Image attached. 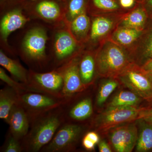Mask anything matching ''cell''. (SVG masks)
I'll return each instance as SVG.
<instances>
[{"instance_id": "6da1fadb", "label": "cell", "mask_w": 152, "mask_h": 152, "mask_svg": "<svg viewBox=\"0 0 152 152\" xmlns=\"http://www.w3.org/2000/svg\"><path fill=\"white\" fill-rule=\"evenodd\" d=\"M29 22L18 39L17 52L26 61L42 64L48 58L50 28L40 22Z\"/></svg>"}, {"instance_id": "7a4b0ae2", "label": "cell", "mask_w": 152, "mask_h": 152, "mask_svg": "<svg viewBox=\"0 0 152 152\" xmlns=\"http://www.w3.org/2000/svg\"><path fill=\"white\" fill-rule=\"evenodd\" d=\"M1 9L0 44L1 49L13 54V49L8 43L12 33L23 29L32 20L25 12L23 0H8Z\"/></svg>"}, {"instance_id": "3957f363", "label": "cell", "mask_w": 152, "mask_h": 152, "mask_svg": "<svg viewBox=\"0 0 152 152\" xmlns=\"http://www.w3.org/2000/svg\"><path fill=\"white\" fill-rule=\"evenodd\" d=\"M23 5L32 20L42 22L50 28L68 24L63 0H23Z\"/></svg>"}, {"instance_id": "277c9868", "label": "cell", "mask_w": 152, "mask_h": 152, "mask_svg": "<svg viewBox=\"0 0 152 152\" xmlns=\"http://www.w3.org/2000/svg\"><path fill=\"white\" fill-rule=\"evenodd\" d=\"M80 49L79 42L64 24L50 29L49 52L57 64H65L75 58Z\"/></svg>"}, {"instance_id": "5b68a950", "label": "cell", "mask_w": 152, "mask_h": 152, "mask_svg": "<svg viewBox=\"0 0 152 152\" xmlns=\"http://www.w3.org/2000/svg\"><path fill=\"white\" fill-rule=\"evenodd\" d=\"M143 107H107L98 116L96 125L102 132H108L113 128L137 121Z\"/></svg>"}, {"instance_id": "8992f818", "label": "cell", "mask_w": 152, "mask_h": 152, "mask_svg": "<svg viewBox=\"0 0 152 152\" xmlns=\"http://www.w3.org/2000/svg\"><path fill=\"white\" fill-rule=\"evenodd\" d=\"M96 62L99 73L107 77H118L129 66L124 53L113 45H109L98 54Z\"/></svg>"}, {"instance_id": "52a82bcc", "label": "cell", "mask_w": 152, "mask_h": 152, "mask_svg": "<svg viewBox=\"0 0 152 152\" xmlns=\"http://www.w3.org/2000/svg\"><path fill=\"white\" fill-rule=\"evenodd\" d=\"M125 87L142 99L152 102V86L147 73L142 69L128 66L118 76Z\"/></svg>"}, {"instance_id": "ba28073f", "label": "cell", "mask_w": 152, "mask_h": 152, "mask_svg": "<svg viewBox=\"0 0 152 152\" xmlns=\"http://www.w3.org/2000/svg\"><path fill=\"white\" fill-rule=\"evenodd\" d=\"M122 125L110 130L109 140L115 151L131 152L136 147L137 140V128L135 123Z\"/></svg>"}, {"instance_id": "9c48e42d", "label": "cell", "mask_w": 152, "mask_h": 152, "mask_svg": "<svg viewBox=\"0 0 152 152\" xmlns=\"http://www.w3.org/2000/svg\"><path fill=\"white\" fill-rule=\"evenodd\" d=\"M60 124L59 119L53 116L38 125L31 137L30 144L32 151H37L50 141Z\"/></svg>"}, {"instance_id": "30bf717a", "label": "cell", "mask_w": 152, "mask_h": 152, "mask_svg": "<svg viewBox=\"0 0 152 152\" xmlns=\"http://www.w3.org/2000/svg\"><path fill=\"white\" fill-rule=\"evenodd\" d=\"M79 63L77 58H74L58 70L63 77V91L65 94L70 95L79 91L84 86L80 75Z\"/></svg>"}, {"instance_id": "8fae6325", "label": "cell", "mask_w": 152, "mask_h": 152, "mask_svg": "<svg viewBox=\"0 0 152 152\" xmlns=\"http://www.w3.org/2000/svg\"><path fill=\"white\" fill-rule=\"evenodd\" d=\"M80 126L76 125H68L58 131L47 148L49 151L56 152L63 150L70 145L78 137L81 132Z\"/></svg>"}, {"instance_id": "7c38bea8", "label": "cell", "mask_w": 152, "mask_h": 152, "mask_svg": "<svg viewBox=\"0 0 152 152\" xmlns=\"http://www.w3.org/2000/svg\"><path fill=\"white\" fill-rule=\"evenodd\" d=\"M29 76L37 84L49 91H58L63 86V77L58 70L44 73L32 71Z\"/></svg>"}, {"instance_id": "4fadbf2b", "label": "cell", "mask_w": 152, "mask_h": 152, "mask_svg": "<svg viewBox=\"0 0 152 152\" xmlns=\"http://www.w3.org/2000/svg\"><path fill=\"white\" fill-rule=\"evenodd\" d=\"M8 124L12 134L16 138H20L27 134L29 127L27 117L23 110L15 105L10 114Z\"/></svg>"}, {"instance_id": "5bb4252c", "label": "cell", "mask_w": 152, "mask_h": 152, "mask_svg": "<svg viewBox=\"0 0 152 152\" xmlns=\"http://www.w3.org/2000/svg\"><path fill=\"white\" fill-rule=\"evenodd\" d=\"M0 65L16 80L23 83L27 82L29 76L27 71L18 61L8 57L1 49L0 50Z\"/></svg>"}, {"instance_id": "9a60e30c", "label": "cell", "mask_w": 152, "mask_h": 152, "mask_svg": "<svg viewBox=\"0 0 152 152\" xmlns=\"http://www.w3.org/2000/svg\"><path fill=\"white\" fill-rule=\"evenodd\" d=\"M91 22L87 12L75 18L69 25L71 34L79 42L84 41L91 29Z\"/></svg>"}, {"instance_id": "2e32d148", "label": "cell", "mask_w": 152, "mask_h": 152, "mask_svg": "<svg viewBox=\"0 0 152 152\" xmlns=\"http://www.w3.org/2000/svg\"><path fill=\"white\" fill-rule=\"evenodd\" d=\"M142 100L140 97L132 91H121L112 99L108 107H137Z\"/></svg>"}, {"instance_id": "e0dca14e", "label": "cell", "mask_w": 152, "mask_h": 152, "mask_svg": "<svg viewBox=\"0 0 152 152\" xmlns=\"http://www.w3.org/2000/svg\"><path fill=\"white\" fill-rule=\"evenodd\" d=\"M79 68L83 84H88L92 80L95 72V61L93 55L85 54L79 61Z\"/></svg>"}, {"instance_id": "ac0fdd59", "label": "cell", "mask_w": 152, "mask_h": 152, "mask_svg": "<svg viewBox=\"0 0 152 152\" xmlns=\"http://www.w3.org/2000/svg\"><path fill=\"white\" fill-rule=\"evenodd\" d=\"M66 20L68 25L81 14L87 12L89 0H64Z\"/></svg>"}, {"instance_id": "d6986e66", "label": "cell", "mask_w": 152, "mask_h": 152, "mask_svg": "<svg viewBox=\"0 0 152 152\" xmlns=\"http://www.w3.org/2000/svg\"><path fill=\"white\" fill-rule=\"evenodd\" d=\"M142 123L136 145V151L144 152L152 149V125L142 120Z\"/></svg>"}, {"instance_id": "ffe728a7", "label": "cell", "mask_w": 152, "mask_h": 152, "mask_svg": "<svg viewBox=\"0 0 152 152\" xmlns=\"http://www.w3.org/2000/svg\"><path fill=\"white\" fill-rule=\"evenodd\" d=\"M113 23L103 17H97L93 20L89 33V39L94 41L105 35L111 28Z\"/></svg>"}, {"instance_id": "44dd1931", "label": "cell", "mask_w": 152, "mask_h": 152, "mask_svg": "<svg viewBox=\"0 0 152 152\" xmlns=\"http://www.w3.org/2000/svg\"><path fill=\"white\" fill-rule=\"evenodd\" d=\"M22 100L26 104L34 108H45L56 104L51 98L38 94H26L23 96Z\"/></svg>"}, {"instance_id": "7402d4cb", "label": "cell", "mask_w": 152, "mask_h": 152, "mask_svg": "<svg viewBox=\"0 0 152 152\" xmlns=\"http://www.w3.org/2000/svg\"><path fill=\"white\" fill-rule=\"evenodd\" d=\"M93 113L91 100L89 98L84 99L74 106L70 112V116L74 119L81 121L91 116Z\"/></svg>"}, {"instance_id": "603a6c76", "label": "cell", "mask_w": 152, "mask_h": 152, "mask_svg": "<svg viewBox=\"0 0 152 152\" xmlns=\"http://www.w3.org/2000/svg\"><path fill=\"white\" fill-rule=\"evenodd\" d=\"M15 103V99L12 93L7 90L0 92V118L8 123L9 117Z\"/></svg>"}, {"instance_id": "cb8c5ba5", "label": "cell", "mask_w": 152, "mask_h": 152, "mask_svg": "<svg viewBox=\"0 0 152 152\" xmlns=\"http://www.w3.org/2000/svg\"><path fill=\"white\" fill-rule=\"evenodd\" d=\"M118 85V82L113 80H109L103 83L98 91L96 99L97 105H102Z\"/></svg>"}, {"instance_id": "d4e9b609", "label": "cell", "mask_w": 152, "mask_h": 152, "mask_svg": "<svg viewBox=\"0 0 152 152\" xmlns=\"http://www.w3.org/2000/svg\"><path fill=\"white\" fill-rule=\"evenodd\" d=\"M146 15L142 10L138 9L132 12L124 20L123 25L125 27L137 29L143 26Z\"/></svg>"}, {"instance_id": "484cf974", "label": "cell", "mask_w": 152, "mask_h": 152, "mask_svg": "<svg viewBox=\"0 0 152 152\" xmlns=\"http://www.w3.org/2000/svg\"><path fill=\"white\" fill-rule=\"evenodd\" d=\"M140 34V31L137 29L126 27L117 31L115 38L118 42L124 45H129L136 40Z\"/></svg>"}, {"instance_id": "4316f807", "label": "cell", "mask_w": 152, "mask_h": 152, "mask_svg": "<svg viewBox=\"0 0 152 152\" xmlns=\"http://www.w3.org/2000/svg\"><path fill=\"white\" fill-rule=\"evenodd\" d=\"M100 10H115L119 7L114 0H89V5Z\"/></svg>"}, {"instance_id": "83f0119b", "label": "cell", "mask_w": 152, "mask_h": 152, "mask_svg": "<svg viewBox=\"0 0 152 152\" xmlns=\"http://www.w3.org/2000/svg\"><path fill=\"white\" fill-rule=\"evenodd\" d=\"M17 139L14 137H12L9 139L5 148V152H19L21 151V148Z\"/></svg>"}, {"instance_id": "f1b7e54d", "label": "cell", "mask_w": 152, "mask_h": 152, "mask_svg": "<svg viewBox=\"0 0 152 152\" xmlns=\"http://www.w3.org/2000/svg\"><path fill=\"white\" fill-rule=\"evenodd\" d=\"M142 120L152 125V107H143L139 114L137 120Z\"/></svg>"}, {"instance_id": "f546056e", "label": "cell", "mask_w": 152, "mask_h": 152, "mask_svg": "<svg viewBox=\"0 0 152 152\" xmlns=\"http://www.w3.org/2000/svg\"><path fill=\"white\" fill-rule=\"evenodd\" d=\"M0 79L3 82L7 84L9 86L16 89H19L20 85L18 83L10 77L5 72L3 68H0Z\"/></svg>"}, {"instance_id": "4dcf8cb0", "label": "cell", "mask_w": 152, "mask_h": 152, "mask_svg": "<svg viewBox=\"0 0 152 152\" xmlns=\"http://www.w3.org/2000/svg\"><path fill=\"white\" fill-rule=\"evenodd\" d=\"M83 145L86 150L89 151H93L94 149L96 144L90 140L86 136H85L83 140Z\"/></svg>"}, {"instance_id": "1f68e13d", "label": "cell", "mask_w": 152, "mask_h": 152, "mask_svg": "<svg viewBox=\"0 0 152 152\" xmlns=\"http://www.w3.org/2000/svg\"><path fill=\"white\" fill-rule=\"evenodd\" d=\"M98 145H99V152H111L112 151L111 147L104 140L100 141V142L98 143Z\"/></svg>"}, {"instance_id": "d6a6232c", "label": "cell", "mask_w": 152, "mask_h": 152, "mask_svg": "<svg viewBox=\"0 0 152 152\" xmlns=\"http://www.w3.org/2000/svg\"><path fill=\"white\" fill-rule=\"evenodd\" d=\"M86 136L90 140H91L96 145L99 143V142H100L99 136L97 133L94 132H89L86 134Z\"/></svg>"}, {"instance_id": "836d02e7", "label": "cell", "mask_w": 152, "mask_h": 152, "mask_svg": "<svg viewBox=\"0 0 152 152\" xmlns=\"http://www.w3.org/2000/svg\"><path fill=\"white\" fill-rule=\"evenodd\" d=\"M145 52L146 56L152 57V34L147 43Z\"/></svg>"}, {"instance_id": "e575fe53", "label": "cell", "mask_w": 152, "mask_h": 152, "mask_svg": "<svg viewBox=\"0 0 152 152\" xmlns=\"http://www.w3.org/2000/svg\"><path fill=\"white\" fill-rule=\"evenodd\" d=\"M142 69L148 73L152 74V58L148 60L142 67Z\"/></svg>"}, {"instance_id": "d590c367", "label": "cell", "mask_w": 152, "mask_h": 152, "mask_svg": "<svg viewBox=\"0 0 152 152\" xmlns=\"http://www.w3.org/2000/svg\"><path fill=\"white\" fill-rule=\"evenodd\" d=\"M134 0H120L121 5L124 8H129L134 4Z\"/></svg>"}, {"instance_id": "8d00e7d4", "label": "cell", "mask_w": 152, "mask_h": 152, "mask_svg": "<svg viewBox=\"0 0 152 152\" xmlns=\"http://www.w3.org/2000/svg\"><path fill=\"white\" fill-rule=\"evenodd\" d=\"M8 0H0V7L3 6L5 3L7 2Z\"/></svg>"}, {"instance_id": "74e56055", "label": "cell", "mask_w": 152, "mask_h": 152, "mask_svg": "<svg viewBox=\"0 0 152 152\" xmlns=\"http://www.w3.org/2000/svg\"><path fill=\"white\" fill-rule=\"evenodd\" d=\"M147 74L149 78L150 81H151L152 86V74L148 73H147Z\"/></svg>"}, {"instance_id": "f35d334b", "label": "cell", "mask_w": 152, "mask_h": 152, "mask_svg": "<svg viewBox=\"0 0 152 152\" xmlns=\"http://www.w3.org/2000/svg\"><path fill=\"white\" fill-rule=\"evenodd\" d=\"M148 3L150 5H151L152 7V0H149Z\"/></svg>"}, {"instance_id": "ab89813d", "label": "cell", "mask_w": 152, "mask_h": 152, "mask_svg": "<svg viewBox=\"0 0 152 152\" xmlns=\"http://www.w3.org/2000/svg\"><path fill=\"white\" fill-rule=\"evenodd\" d=\"M28 1H34V0H28ZM63 1H64V0H63Z\"/></svg>"}]
</instances>
